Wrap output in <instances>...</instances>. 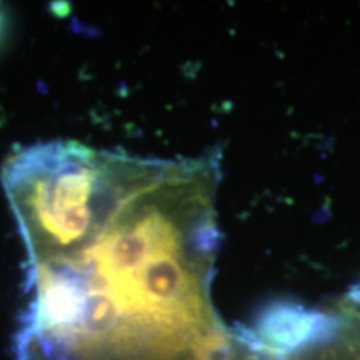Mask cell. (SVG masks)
Instances as JSON below:
<instances>
[{
	"label": "cell",
	"mask_w": 360,
	"mask_h": 360,
	"mask_svg": "<svg viewBox=\"0 0 360 360\" xmlns=\"http://www.w3.org/2000/svg\"><path fill=\"white\" fill-rule=\"evenodd\" d=\"M217 154L27 147L2 187L27 252L19 360H236L215 312Z\"/></svg>",
	"instance_id": "cell-1"
},
{
	"label": "cell",
	"mask_w": 360,
	"mask_h": 360,
	"mask_svg": "<svg viewBox=\"0 0 360 360\" xmlns=\"http://www.w3.org/2000/svg\"><path fill=\"white\" fill-rule=\"evenodd\" d=\"M6 25H7V20H6V13H4L2 8H0V40H2L4 34H6Z\"/></svg>",
	"instance_id": "cell-2"
}]
</instances>
